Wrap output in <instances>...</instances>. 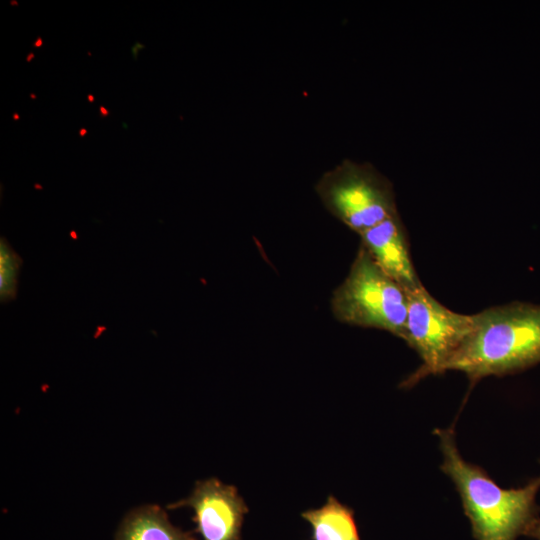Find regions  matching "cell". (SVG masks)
I'll return each instance as SVG.
<instances>
[{"label":"cell","instance_id":"6da1fadb","mask_svg":"<svg viewBox=\"0 0 540 540\" xmlns=\"http://www.w3.org/2000/svg\"><path fill=\"white\" fill-rule=\"evenodd\" d=\"M434 434L443 456L440 469L451 479L476 540H517L540 519L536 502L540 475L517 488L499 486L480 466L466 461L452 427Z\"/></svg>","mask_w":540,"mask_h":540},{"label":"cell","instance_id":"8fae6325","mask_svg":"<svg viewBox=\"0 0 540 540\" xmlns=\"http://www.w3.org/2000/svg\"><path fill=\"white\" fill-rule=\"evenodd\" d=\"M526 536L540 540V519L530 528Z\"/></svg>","mask_w":540,"mask_h":540},{"label":"cell","instance_id":"4fadbf2b","mask_svg":"<svg viewBox=\"0 0 540 540\" xmlns=\"http://www.w3.org/2000/svg\"><path fill=\"white\" fill-rule=\"evenodd\" d=\"M42 45H43V40H42V38L39 36V37L37 38V40L34 42L33 47L40 48Z\"/></svg>","mask_w":540,"mask_h":540},{"label":"cell","instance_id":"52a82bcc","mask_svg":"<svg viewBox=\"0 0 540 540\" xmlns=\"http://www.w3.org/2000/svg\"><path fill=\"white\" fill-rule=\"evenodd\" d=\"M359 236L360 245L375 263L405 290L422 285L412 263L406 230L399 213Z\"/></svg>","mask_w":540,"mask_h":540},{"label":"cell","instance_id":"ba28073f","mask_svg":"<svg viewBox=\"0 0 540 540\" xmlns=\"http://www.w3.org/2000/svg\"><path fill=\"white\" fill-rule=\"evenodd\" d=\"M114 540H197L191 532L173 525L167 512L155 504L130 510L115 533Z\"/></svg>","mask_w":540,"mask_h":540},{"label":"cell","instance_id":"3957f363","mask_svg":"<svg viewBox=\"0 0 540 540\" xmlns=\"http://www.w3.org/2000/svg\"><path fill=\"white\" fill-rule=\"evenodd\" d=\"M331 311L351 326L384 330L404 340L406 290L388 276L360 245L344 281L334 290Z\"/></svg>","mask_w":540,"mask_h":540},{"label":"cell","instance_id":"277c9868","mask_svg":"<svg viewBox=\"0 0 540 540\" xmlns=\"http://www.w3.org/2000/svg\"><path fill=\"white\" fill-rule=\"evenodd\" d=\"M315 190L327 211L358 235L398 214L392 183L367 162L343 160Z\"/></svg>","mask_w":540,"mask_h":540},{"label":"cell","instance_id":"7a4b0ae2","mask_svg":"<svg viewBox=\"0 0 540 540\" xmlns=\"http://www.w3.org/2000/svg\"><path fill=\"white\" fill-rule=\"evenodd\" d=\"M540 363V305L511 302L476 313V325L444 372H463L475 383Z\"/></svg>","mask_w":540,"mask_h":540},{"label":"cell","instance_id":"5b68a950","mask_svg":"<svg viewBox=\"0 0 540 540\" xmlns=\"http://www.w3.org/2000/svg\"><path fill=\"white\" fill-rule=\"evenodd\" d=\"M408 313L404 340L422 364L403 381L411 387L428 375L444 373L453 355L473 332L476 314L457 313L442 305L423 286L406 290Z\"/></svg>","mask_w":540,"mask_h":540},{"label":"cell","instance_id":"5bb4252c","mask_svg":"<svg viewBox=\"0 0 540 540\" xmlns=\"http://www.w3.org/2000/svg\"><path fill=\"white\" fill-rule=\"evenodd\" d=\"M35 58V54L33 52L29 53L26 57L27 62H31V60Z\"/></svg>","mask_w":540,"mask_h":540},{"label":"cell","instance_id":"9a60e30c","mask_svg":"<svg viewBox=\"0 0 540 540\" xmlns=\"http://www.w3.org/2000/svg\"><path fill=\"white\" fill-rule=\"evenodd\" d=\"M86 133H87V130L85 128H81L80 131H79V135L81 137H84L86 135Z\"/></svg>","mask_w":540,"mask_h":540},{"label":"cell","instance_id":"7c38bea8","mask_svg":"<svg viewBox=\"0 0 540 540\" xmlns=\"http://www.w3.org/2000/svg\"><path fill=\"white\" fill-rule=\"evenodd\" d=\"M99 112L102 117H106L110 114L109 110H107L104 106L99 107Z\"/></svg>","mask_w":540,"mask_h":540},{"label":"cell","instance_id":"9c48e42d","mask_svg":"<svg viewBox=\"0 0 540 540\" xmlns=\"http://www.w3.org/2000/svg\"><path fill=\"white\" fill-rule=\"evenodd\" d=\"M301 517L311 526L312 540H360L353 510L334 496L320 508L302 512Z\"/></svg>","mask_w":540,"mask_h":540},{"label":"cell","instance_id":"2e32d148","mask_svg":"<svg viewBox=\"0 0 540 540\" xmlns=\"http://www.w3.org/2000/svg\"><path fill=\"white\" fill-rule=\"evenodd\" d=\"M87 98L90 103L94 102V96L92 94H88Z\"/></svg>","mask_w":540,"mask_h":540},{"label":"cell","instance_id":"8992f818","mask_svg":"<svg viewBox=\"0 0 540 540\" xmlns=\"http://www.w3.org/2000/svg\"><path fill=\"white\" fill-rule=\"evenodd\" d=\"M189 507L201 540H241L248 507L234 486L216 478L198 481L190 495L168 509Z\"/></svg>","mask_w":540,"mask_h":540},{"label":"cell","instance_id":"d6986e66","mask_svg":"<svg viewBox=\"0 0 540 540\" xmlns=\"http://www.w3.org/2000/svg\"><path fill=\"white\" fill-rule=\"evenodd\" d=\"M10 3H11V5H17L16 1H13V2L11 1Z\"/></svg>","mask_w":540,"mask_h":540},{"label":"cell","instance_id":"e0dca14e","mask_svg":"<svg viewBox=\"0 0 540 540\" xmlns=\"http://www.w3.org/2000/svg\"><path fill=\"white\" fill-rule=\"evenodd\" d=\"M13 119H14V120H19V119H20L19 114L15 112V113L13 114Z\"/></svg>","mask_w":540,"mask_h":540},{"label":"cell","instance_id":"ac0fdd59","mask_svg":"<svg viewBox=\"0 0 540 540\" xmlns=\"http://www.w3.org/2000/svg\"><path fill=\"white\" fill-rule=\"evenodd\" d=\"M30 97H31L32 99H36V98H37V96H36L35 94H33V93L30 94Z\"/></svg>","mask_w":540,"mask_h":540},{"label":"cell","instance_id":"30bf717a","mask_svg":"<svg viewBox=\"0 0 540 540\" xmlns=\"http://www.w3.org/2000/svg\"><path fill=\"white\" fill-rule=\"evenodd\" d=\"M13 252H8L7 244L1 246V293L5 297L14 293L18 262L13 259Z\"/></svg>","mask_w":540,"mask_h":540}]
</instances>
